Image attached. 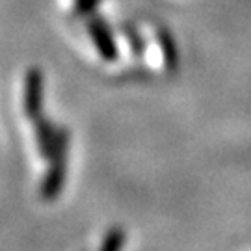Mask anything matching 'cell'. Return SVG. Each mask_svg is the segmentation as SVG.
Segmentation results:
<instances>
[{
    "label": "cell",
    "instance_id": "6da1fadb",
    "mask_svg": "<svg viewBox=\"0 0 251 251\" xmlns=\"http://www.w3.org/2000/svg\"><path fill=\"white\" fill-rule=\"evenodd\" d=\"M67 145H69V132L62 128L58 145L54 149L52 156L49 158L50 166L45 173V179L41 182V198L47 201H52L60 196L67 177Z\"/></svg>",
    "mask_w": 251,
    "mask_h": 251
},
{
    "label": "cell",
    "instance_id": "8992f818",
    "mask_svg": "<svg viewBox=\"0 0 251 251\" xmlns=\"http://www.w3.org/2000/svg\"><path fill=\"white\" fill-rule=\"evenodd\" d=\"M102 0H75V15H91Z\"/></svg>",
    "mask_w": 251,
    "mask_h": 251
},
{
    "label": "cell",
    "instance_id": "277c9868",
    "mask_svg": "<svg viewBox=\"0 0 251 251\" xmlns=\"http://www.w3.org/2000/svg\"><path fill=\"white\" fill-rule=\"evenodd\" d=\"M34 125H36V144L37 151L43 158H50L52 156L54 149L58 145V138H60V128L47 119V117L39 116L34 119Z\"/></svg>",
    "mask_w": 251,
    "mask_h": 251
},
{
    "label": "cell",
    "instance_id": "52a82bcc",
    "mask_svg": "<svg viewBox=\"0 0 251 251\" xmlns=\"http://www.w3.org/2000/svg\"><path fill=\"white\" fill-rule=\"evenodd\" d=\"M160 43H162V50H164V56H166V60L170 62V65L173 67L175 65V47H173V41H171V37L168 34H160Z\"/></svg>",
    "mask_w": 251,
    "mask_h": 251
},
{
    "label": "cell",
    "instance_id": "3957f363",
    "mask_svg": "<svg viewBox=\"0 0 251 251\" xmlns=\"http://www.w3.org/2000/svg\"><path fill=\"white\" fill-rule=\"evenodd\" d=\"M88 32H90V37L93 39V45L100 54V58L104 62H116L119 50H117L114 34L106 23L100 17H93L88 23Z\"/></svg>",
    "mask_w": 251,
    "mask_h": 251
},
{
    "label": "cell",
    "instance_id": "7a4b0ae2",
    "mask_svg": "<svg viewBox=\"0 0 251 251\" xmlns=\"http://www.w3.org/2000/svg\"><path fill=\"white\" fill-rule=\"evenodd\" d=\"M43 106V75L37 67H30L25 76V91H23V108L32 121L41 116Z\"/></svg>",
    "mask_w": 251,
    "mask_h": 251
},
{
    "label": "cell",
    "instance_id": "5b68a950",
    "mask_svg": "<svg viewBox=\"0 0 251 251\" xmlns=\"http://www.w3.org/2000/svg\"><path fill=\"white\" fill-rule=\"evenodd\" d=\"M123 246H125V233L121 229H112L104 236V240L100 244V250L114 251V250H121Z\"/></svg>",
    "mask_w": 251,
    "mask_h": 251
}]
</instances>
